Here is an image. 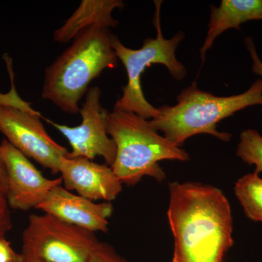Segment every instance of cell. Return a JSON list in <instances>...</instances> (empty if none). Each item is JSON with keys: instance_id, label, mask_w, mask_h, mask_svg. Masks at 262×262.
Returning a JSON list of instances; mask_svg holds the SVG:
<instances>
[{"instance_id": "obj_12", "label": "cell", "mask_w": 262, "mask_h": 262, "mask_svg": "<svg viewBox=\"0 0 262 262\" xmlns=\"http://www.w3.org/2000/svg\"><path fill=\"white\" fill-rule=\"evenodd\" d=\"M250 20H262V0H222L219 7L211 5V17L206 39L201 48L202 63L215 39L230 29Z\"/></svg>"}, {"instance_id": "obj_1", "label": "cell", "mask_w": 262, "mask_h": 262, "mask_svg": "<svg viewBox=\"0 0 262 262\" xmlns=\"http://www.w3.org/2000/svg\"><path fill=\"white\" fill-rule=\"evenodd\" d=\"M172 262H224L232 247L230 204L219 188L199 182L169 184Z\"/></svg>"}, {"instance_id": "obj_18", "label": "cell", "mask_w": 262, "mask_h": 262, "mask_svg": "<svg viewBox=\"0 0 262 262\" xmlns=\"http://www.w3.org/2000/svg\"><path fill=\"white\" fill-rule=\"evenodd\" d=\"M245 43H246V48H247L250 56H251V59L253 61L251 70H252L253 73L259 75L262 78V61L260 59L259 56H258L256 46H255L252 38H245Z\"/></svg>"}, {"instance_id": "obj_19", "label": "cell", "mask_w": 262, "mask_h": 262, "mask_svg": "<svg viewBox=\"0 0 262 262\" xmlns=\"http://www.w3.org/2000/svg\"><path fill=\"white\" fill-rule=\"evenodd\" d=\"M18 256L5 236H0V262H15Z\"/></svg>"}, {"instance_id": "obj_16", "label": "cell", "mask_w": 262, "mask_h": 262, "mask_svg": "<svg viewBox=\"0 0 262 262\" xmlns=\"http://www.w3.org/2000/svg\"><path fill=\"white\" fill-rule=\"evenodd\" d=\"M87 262H129L120 256L111 246L104 242L98 243Z\"/></svg>"}, {"instance_id": "obj_21", "label": "cell", "mask_w": 262, "mask_h": 262, "mask_svg": "<svg viewBox=\"0 0 262 262\" xmlns=\"http://www.w3.org/2000/svg\"><path fill=\"white\" fill-rule=\"evenodd\" d=\"M15 262H28V260L21 253V254H19L18 257L17 258L16 261Z\"/></svg>"}, {"instance_id": "obj_2", "label": "cell", "mask_w": 262, "mask_h": 262, "mask_svg": "<svg viewBox=\"0 0 262 262\" xmlns=\"http://www.w3.org/2000/svg\"><path fill=\"white\" fill-rule=\"evenodd\" d=\"M110 29L94 26L79 33L72 45L45 71L42 96L61 111L80 113L89 86L106 69L118 66Z\"/></svg>"}, {"instance_id": "obj_17", "label": "cell", "mask_w": 262, "mask_h": 262, "mask_svg": "<svg viewBox=\"0 0 262 262\" xmlns=\"http://www.w3.org/2000/svg\"><path fill=\"white\" fill-rule=\"evenodd\" d=\"M9 208L6 196L0 194V236H5V233L11 229Z\"/></svg>"}, {"instance_id": "obj_9", "label": "cell", "mask_w": 262, "mask_h": 262, "mask_svg": "<svg viewBox=\"0 0 262 262\" xmlns=\"http://www.w3.org/2000/svg\"><path fill=\"white\" fill-rule=\"evenodd\" d=\"M0 155L8 178L7 201L13 209H37L51 189L63 183L61 177L55 179L45 177L27 156L6 139L0 144Z\"/></svg>"}, {"instance_id": "obj_4", "label": "cell", "mask_w": 262, "mask_h": 262, "mask_svg": "<svg viewBox=\"0 0 262 262\" xmlns=\"http://www.w3.org/2000/svg\"><path fill=\"white\" fill-rule=\"evenodd\" d=\"M107 131L117 147L112 168L122 184L136 185L144 177L163 182L165 173L160 162L190 159L185 150L160 135L149 120L135 113L114 110L108 114Z\"/></svg>"}, {"instance_id": "obj_3", "label": "cell", "mask_w": 262, "mask_h": 262, "mask_svg": "<svg viewBox=\"0 0 262 262\" xmlns=\"http://www.w3.org/2000/svg\"><path fill=\"white\" fill-rule=\"evenodd\" d=\"M254 105H262V79L253 82L246 92L229 96L201 91L194 82L179 95L177 104L158 108L159 113L149 122L152 128L179 146L198 134H208L229 142L232 135L217 130V124Z\"/></svg>"}, {"instance_id": "obj_11", "label": "cell", "mask_w": 262, "mask_h": 262, "mask_svg": "<svg viewBox=\"0 0 262 262\" xmlns=\"http://www.w3.org/2000/svg\"><path fill=\"white\" fill-rule=\"evenodd\" d=\"M37 209L58 220L95 233L108 230L114 207L110 202L95 203L58 185L51 189Z\"/></svg>"}, {"instance_id": "obj_23", "label": "cell", "mask_w": 262, "mask_h": 262, "mask_svg": "<svg viewBox=\"0 0 262 262\" xmlns=\"http://www.w3.org/2000/svg\"><path fill=\"white\" fill-rule=\"evenodd\" d=\"M245 262H248V261H245Z\"/></svg>"}, {"instance_id": "obj_22", "label": "cell", "mask_w": 262, "mask_h": 262, "mask_svg": "<svg viewBox=\"0 0 262 262\" xmlns=\"http://www.w3.org/2000/svg\"><path fill=\"white\" fill-rule=\"evenodd\" d=\"M23 254V253H22ZM24 256H25L26 258H27V259L28 260V262H42V261H37V260L33 259V258L29 257V256H25V255L23 254Z\"/></svg>"}, {"instance_id": "obj_20", "label": "cell", "mask_w": 262, "mask_h": 262, "mask_svg": "<svg viewBox=\"0 0 262 262\" xmlns=\"http://www.w3.org/2000/svg\"><path fill=\"white\" fill-rule=\"evenodd\" d=\"M8 192V178L6 168L1 155H0V194L6 196Z\"/></svg>"}, {"instance_id": "obj_14", "label": "cell", "mask_w": 262, "mask_h": 262, "mask_svg": "<svg viewBox=\"0 0 262 262\" xmlns=\"http://www.w3.org/2000/svg\"><path fill=\"white\" fill-rule=\"evenodd\" d=\"M245 215L249 220L262 224V179L253 172L239 178L234 187Z\"/></svg>"}, {"instance_id": "obj_6", "label": "cell", "mask_w": 262, "mask_h": 262, "mask_svg": "<svg viewBox=\"0 0 262 262\" xmlns=\"http://www.w3.org/2000/svg\"><path fill=\"white\" fill-rule=\"evenodd\" d=\"M23 254L42 262H87L99 241L94 232L53 215H29L22 235Z\"/></svg>"}, {"instance_id": "obj_15", "label": "cell", "mask_w": 262, "mask_h": 262, "mask_svg": "<svg viewBox=\"0 0 262 262\" xmlns=\"http://www.w3.org/2000/svg\"><path fill=\"white\" fill-rule=\"evenodd\" d=\"M237 155L244 163L255 165V172L262 174V136L257 130L247 129L241 133Z\"/></svg>"}, {"instance_id": "obj_13", "label": "cell", "mask_w": 262, "mask_h": 262, "mask_svg": "<svg viewBox=\"0 0 262 262\" xmlns=\"http://www.w3.org/2000/svg\"><path fill=\"white\" fill-rule=\"evenodd\" d=\"M123 6L121 0H83L70 18L55 31L53 41L69 42L84 29L94 26L115 28L118 21L113 17V10Z\"/></svg>"}, {"instance_id": "obj_8", "label": "cell", "mask_w": 262, "mask_h": 262, "mask_svg": "<svg viewBox=\"0 0 262 262\" xmlns=\"http://www.w3.org/2000/svg\"><path fill=\"white\" fill-rule=\"evenodd\" d=\"M101 91L97 86L90 88L85 99L80 108L82 116L80 125L75 127L56 123L46 119L59 131L70 143L72 151L69 158H84L94 160L101 157L110 166H113L116 158L117 147L115 141L108 134V112L101 103Z\"/></svg>"}, {"instance_id": "obj_7", "label": "cell", "mask_w": 262, "mask_h": 262, "mask_svg": "<svg viewBox=\"0 0 262 262\" xmlns=\"http://www.w3.org/2000/svg\"><path fill=\"white\" fill-rule=\"evenodd\" d=\"M40 113L30 108L0 105V132L6 140L28 158L53 174L59 173L60 162L70 151L48 134Z\"/></svg>"}, {"instance_id": "obj_10", "label": "cell", "mask_w": 262, "mask_h": 262, "mask_svg": "<svg viewBox=\"0 0 262 262\" xmlns=\"http://www.w3.org/2000/svg\"><path fill=\"white\" fill-rule=\"evenodd\" d=\"M58 173L66 189L91 201L111 203L122 191V183L106 163L66 156L60 162Z\"/></svg>"}, {"instance_id": "obj_5", "label": "cell", "mask_w": 262, "mask_h": 262, "mask_svg": "<svg viewBox=\"0 0 262 262\" xmlns=\"http://www.w3.org/2000/svg\"><path fill=\"white\" fill-rule=\"evenodd\" d=\"M155 13L153 24L157 30L155 38H147L139 49H130L124 46L117 36L113 35L112 46L117 57L126 70L127 82L122 87V94L115 104L114 110L135 113L146 120L155 118L159 113L146 100L142 88L141 76L146 68L160 63L168 69L176 80H182L187 75L185 66L176 57V51L183 40L184 34L179 32L171 39H165L160 24L162 1H155Z\"/></svg>"}]
</instances>
